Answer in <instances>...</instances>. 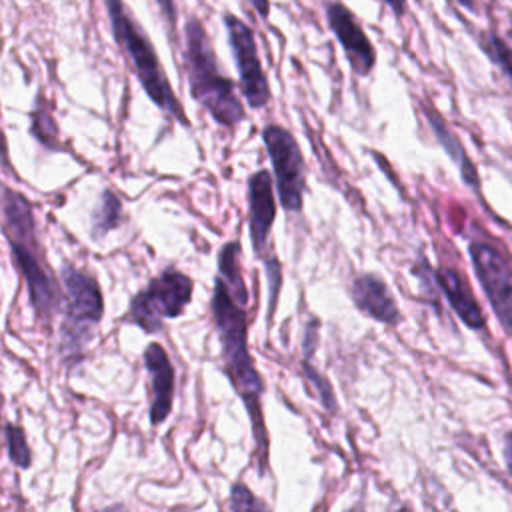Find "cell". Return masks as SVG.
I'll list each match as a JSON object with an SVG mask.
<instances>
[{"mask_svg": "<svg viewBox=\"0 0 512 512\" xmlns=\"http://www.w3.org/2000/svg\"><path fill=\"white\" fill-rule=\"evenodd\" d=\"M426 118L430 122V128L432 132L436 134V138L440 140L442 148L448 152V156L460 166V172H462V178L466 184H470L472 188H478V176H476V168L474 164L470 162L466 150L460 146L458 138L454 136V132L450 130V126H446V122L442 120V116L434 110V108H426Z\"/></svg>", "mask_w": 512, "mask_h": 512, "instance_id": "cell-15", "label": "cell"}, {"mask_svg": "<svg viewBox=\"0 0 512 512\" xmlns=\"http://www.w3.org/2000/svg\"><path fill=\"white\" fill-rule=\"evenodd\" d=\"M266 268H268V278H270V312H272L276 306V294L280 288V264L274 258H270L266 262Z\"/></svg>", "mask_w": 512, "mask_h": 512, "instance_id": "cell-23", "label": "cell"}, {"mask_svg": "<svg viewBox=\"0 0 512 512\" xmlns=\"http://www.w3.org/2000/svg\"><path fill=\"white\" fill-rule=\"evenodd\" d=\"M62 282L66 292V312L60 328L62 352L78 354L90 338L92 328L102 320L104 300L96 278L74 266L62 268Z\"/></svg>", "mask_w": 512, "mask_h": 512, "instance_id": "cell-5", "label": "cell"}, {"mask_svg": "<svg viewBox=\"0 0 512 512\" xmlns=\"http://www.w3.org/2000/svg\"><path fill=\"white\" fill-rule=\"evenodd\" d=\"M510 36H512V14H510Z\"/></svg>", "mask_w": 512, "mask_h": 512, "instance_id": "cell-30", "label": "cell"}, {"mask_svg": "<svg viewBox=\"0 0 512 512\" xmlns=\"http://www.w3.org/2000/svg\"><path fill=\"white\" fill-rule=\"evenodd\" d=\"M316 328H318L316 322H310L308 328H306V338H304V352H306V356H310L314 352V348H316V342H318Z\"/></svg>", "mask_w": 512, "mask_h": 512, "instance_id": "cell-25", "label": "cell"}, {"mask_svg": "<svg viewBox=\"0 0 512 512\" xmlns=\"http://www.w3.org/2000/svg\"><path fill=\"white\" fill-rule=\"evenodd\" d=\"M436 284L440 288V292L446 296L450 308L456 312V316L462 320L464 326H468L470 330H480L486 326L484 320V312L478 306V300L470 288V284L466 282V278L450 266H440L436 272Z\"/></svg>", "mask_w": 512, "mask_h": 512, "instance_id": "cell-14", "label": "cell"}, {"mask_svg": "<svg viewBox=\"0 0 512 512\" xmlns=\"http://www.w3.org/2000/svg\"><path fill=\"white\" fill-rule=\"evenodd\" d=\"M214 328L220 336L222 346V362L224 372L234 386V390L244 400V406L248 410V416L252 418V430L258 444V450L262 454V460L266 458V426L262 420V408H260V396L264 392L262 378L254 366V360L248 350V318H246V304H240L226 284L216 278L214 292L210 300Z\"/></svg>", "mask_w": 512, "mask_h": 512, "instance_id": "cell-1", "label": "cell"}, {"mask_svg": "<svg viewBox=\"0 0 512 512\" xmlns=\"http://www.w3.org/2000/svg\"><path fill=\"white\" fill-rule=\"evenodd\" d=\"M248 2L260 18H266L270 14V0H248Z\"/></svg>", "mask_w": 512, "mask_h": 512, "instance_id": "cell-26", "label": "cell"}, {"mask_svg": "<svg viewBox=\"0 0 512 512\" xmlns=\"http://www.w3.org/2000/svg\"><path fill=\"white\" fill-rule=\"evenodd\" d=\"M478 44L488 54V58L512 80V50L510 46L494 32H482Z\"/></svg>", "mask_w": 512, "mask_h": 512, "instance_id": "cell-18", "label": "cell"}, {"mask_svg": "<svg viewBox=\"0 0 512 512\" xmlns=\"http://www.w3.org/2000/svg\"><path fill=\"white\" fill-rule=\"evenodd\" d=\"M396 18H402L406 14V0H384Z\"/></svg>", "mask_w": 512, "mask_h": 512, "instance_id": "cell-27", "label": "cell"}, {"mask_svg": "<svg viewBox=\"0 0 512 512\" xmlns=\"http://www.w3.org/2000/svg\"><path fill=\"white\" fill-rule=\"evenodd\" d=\"M184 66L192 98L222 126L234 128L244 120V106L234 82L222 74L204 24L190 16L184 26Z\"/></svg>", "mask_w": 512, "mask_h": 512, "instance_id": "cell-3", "label": "cell"}, {"mask_svg": "<svg viewBox=\"0 0 512 512\" xmlns=\"http://www.w3.org/2000/svg\"><path fill=\"white\" fill-rule=\"evenodd\" d=\"M302 368H304V374H306L308 382L316 388L318 398H320V402L324 404V408L330 410V412H334V410H336V402H334V392H332V388H330V382H328L322 374H318L308 362H304Z\"/></svg>", "mask_w": 512, "mask_h": 512, "instance_id": "cell-21", "label": "cell"}, {"mask_svg": "<svg viewBox=\"0 0 512 512\" xmlns=\"http://www.w3.org/2000/svg\"><path fill=\"white\" fill-rule=\"evenodd\" d=\"M230 508L232 510H248V508H264L262 502L254 498V494L244 484H234L230 492Z\"/></svg>", "mask_w": 512, "mask_h": 512, "instance_id": "cell-22", "label": "cell"}, {"mask_svg": "<svg viewBox=\"0 0 512 512\" xmlns=\"http://www.w3.org/2000/svg\"><path fill=\"white\" fill-rule=\"evenodd\" d=\"M350 296L356 308L376 322L396 324L400 320V310L388 288V284L376 274H362L352 282Z\"/></svg>", "mask_w": 512, "mask_h": 512, "instance_id": "cell-13", "label": "cell"}, {"mask_svg": "<svg viewBox=\"0 0 512 512\" xmlns=\"http://www.w3.org/2000/svg\"><path fill=\"white\" fill-rule=\"evenodd\" d=\"M326 20L340 42L350 68L358 76H368L376 64V50L356 16L338 0L326 2Z\"/></svg>", "mask_w": 512, "mask_h": 512, "instance_id": "cell-10", "label": "cell"}, {"mask_svg": "<svg viewBox=\"0 0 512 512\" xmlns=\"http://www.w3.org/2000/svg\"><path fill=\"white\" fill-rule=\"evenodd\" d=\"M6 446H8V458L12 460V464H16L18 468H28L32 464V452L28 448L24 430L18 424L8 422L6 428Z\"/></svg>", "mask_w": 512, "mask_h": 512, "instance_id": "cell-19", "label": "cell"}, {"mask_svg": "<svg viewBox=\"0 0 512 512\" xmlns=\"http://www.w3.org/2000/svg\"><path fill=\"white\" fill-rule=\"evenodd\" d=\"M276 218V200L272 176L268 170H258L248 180V226L250 240L258 258L264 254V246Z\"/></svg>", "mask_w": 512, "mask_h": 512, "instance_id": "cell-11", "label": "cell"}, {"mask_svg": "<svg viewBox=\"0 0 512 512\" xmlns=\"http://www.w3.org/2000/svg\"><path fill=\"white\" fill-rule=\"evenodd\" d=\"M224 26L228 32V44L238 68V80L242 96L250 108H264L270 102V86L264 68L258 58L256 38L252 28L236 14H224Z\"/></svg>", "mask_w": 512, "mask_h": 512, "instance_id": "cell-9", "label": "cell"}, {"mask_svg": "<svg viewBox=\"0 0 512 512\" xmlns=\"http://www.w3.org/2000/svg\"><path fill=\"white\" fill-rule=\"evenodd\" d=\"M144 364L150 374V392H152L148 416H150V424L158 426L168 418V414L172 410L174 384H176L174 366H172L166 350L158 342H152L146 346Z\"/></svg>", "mask_w": 512, "mask_h": 512, "instance_id": "cell-12", "label": "cell"}, {"mask_svg": "<svg viewBox=\"0 0 512 512\" xmlns=\"http://www.w3.org/2000/svg\"><path fill=\"white\" fill-rule=\"evenodd\" d=\"M218 278L226 284L230 294L248 306V288L244 284V276L240 270V244L226 242L218 256Z\"/></svg>", "mask_w": 512, "mask_h": 512, "instance_id": "cell-16", "label": "cell"}, {"mask_svg": "<svg viewBox=\"0 0 512 512\" xmlns=\"http://www.w3.org/2000/svg\"><path fill=\"white\" fill-rule=\"evenodd\" d=\"M156 4H158V10H160V14H162L166 26L170 28L172 38H174V36H176V20H178L174 0H156Z\"/></svg>", "mask_w": 512, "mask_h": 512, "instance_id": "cell-24", "label": "cell"}, {"mask_svg": "<svg viewBox=\"0 0 512 512\" xmlns=\"http://www.w3.org/2000/svg\"><path fill=\"white\" fill-rule=\"evenodd\" d=\"M192 288L194 284L190 276L176 268H166L132 298L126 320L148 334L160 332L164 318H176L184 312L192 298Z\"/></svg>", "mask_w": 512, "mask_h": 512, "instance_id": "cell-6", "label": "cell"}, {"mask_svg": "<svg viewBox=\"0 0 512 512\" xmlns=\"http://www.w3.org/2000/svg\"><path fill=\"white\" fill-rule=\"evenodd\" d=\"M506 458H508V468L512 474V432L506 436Z\"/></svg>", "mask_w": 512, "mask_h": 512, "instance_id": "cell-28", "label": "cell"}, {"mask_svg": "<svg viewBox=\"0 0 512 512\" xmlns=\"http://www.w3.org/2000/svg\"><path fill=\"white\" fill-rule=\"evenodd\" d=\"M118 218H120V202H118V198L110 190L102 192L100 204H98V208L94 212V218H92V222H94V226H92L94 238H100L106 232H110L112 228H116Z\"/></svg>", "mask_w": 512, "mask_h": 512, "instance_id": "cell-17", "label": "cell"}, {"mask_svg": "<svg viewBox=\"0 0 512 512\" xmlns=\"http://www.w3.org/2000/svg\"><path fill=\"white\" fill-rule=\"evenodd\" d=\"M32 134L46 146H50V148L56 146V124H54L50 112L46 110L42 96H38L36 108L32 114Z\"/></svg>", "mask_w": 512, "mask_h": 512, "instance_id": "cell-20", "label": "cell"}, {"mask_svg": "<svg viewBox=\"0 0 512 512\" xmlns=\"http://www.w3.org/2000/svg\"><path fill=\"white\" fill-rule=\"evenodd\" d=\"M104 4H106L112 36H114L118 48L130 60L134 74H136L138 82L142 84L144 92L148 94V98L160 110L174 116L180 124L190 126V120L168 82V76L162 68V62L156 54L154 44L150 42V38L146 36V32L138 24V20L132 18L124 0H104Z\"/></svg>", "mask_w": 512, "mask_h": 512, "instance_id": "cell-4", "label": "cell"}, {"mask_svg": "<svg viewBox=\"0 0 512 512\" xmlns=\"http://www.w3.org/2000/svg\"><path fill=\"white\" fill-rule=\"evenodd\" d=\"M0 212L2 230L6 234L14 264L26 280L34 312L38 318L50 320L60 304V290L46 266L42 246L36 238L32 204L16 190L4 188L0 194Z\"/></svg>", "mask_w": 512, "mask_h": 512, "instance_id": "cell-2", "label": "cell"}, {"mask_svg": "<svg viewBox=\"0 0 512 512\" xmlns=\"http://www.w3.org/2000/svg\"><path fill=\"white\" fill-rule=\"evenodd\" d=\"M468 254L490 308L512 338V272L508 262L498 248L482 240L470 242Z\"/></svg>", "mask_w": 512, "mask_h": 512, "instance_id": "cell-8", "label": "cell"}, {"mask_svg": "<svg viewBox=\"0 0 512 512\" xmlns=\"http://www.w3.org/2000/svg\"><path fill=\"white\" fill-rule=\"evenodd\" d=\"M0 406H2V394H0Z\"/></svg>", "mask_w": 512, "mask_h": 512, "instance_id": "cell-31", "label": "cell"}, {"mask_svg": "<svg viewBox=\"0 0 512 512\" xmlns=\"http://www.w3.org/2000/svg\"><path fill=\"white\" fill-rule=\"evenodd\" d=\"M262 138L272 162L280 204L286 212L302 210L304 196V158L296 138L282 126L268 124Z\"/></svg>", "mask_w": 512, "mask_h": 512, "instance_id": "cell-7", "label": "cell"}, {"mask_svg": "<svg viewBox=\"0 0 512 512\" xmlns=\"http://www.w3.org/2000/svg\"><path fill=\"white\" fill-rule=\"evenodd\" d=\"M462 8H466V10H476V0H456Z\"/></svg>", "mask_w": 512, "mask_h": 512, "instance_id": "cell-29", "label": "cell"}]
</instances>
